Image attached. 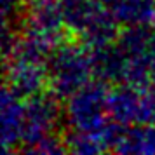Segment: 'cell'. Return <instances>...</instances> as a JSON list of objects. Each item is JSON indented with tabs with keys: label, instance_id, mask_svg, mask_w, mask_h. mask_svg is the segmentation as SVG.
<instances>
[{
	"label": "cell",
	"instance_id": "1",
	"mask_svg": "<svg viewBox=\"0 0 155 155\" xmlns=\"http://www.w3.org/2000/svg\"><path fill=\"white\" fill-rule=\"evenodd\" d=\"M47 71L51 92L59 99L70 98L94 75L91 49L82 42H61L47 59Z\"/></svg>",
	"mask_w": 155,
	"mask_h": 155
},
{
	"label": "cell",
	"instance_id": "2",
	"mask_svg": "<svg viewBox=\"0 0 155 155\" xmlns=\"http://www.w3.org/2000/svg\"><path fill=\"white\" fill-rule=\"evenodd\" d=\"M108 87L106 82L96 80L87 82L77 92H73L66 103L64 115L68 127L73 131H84V133H99L105 124L108 122Z\"/></svg>",
	"mask_w": 155,
	"mask_h": 155
},
{
	"label": "cell",
	"instance_id": "3",
	"mask_svg": "<svg viewBox=\"0 0 155 155\" xmlns=\"http://www.w3.org/2000/svg\"><path fill=\"white\" fill-rule=\"evenodd\" d=\"M61 120L59 98L51 94H37L25 103V127L23 141L18 152H25L44 138L56 134Z\"/></svg>",
	"mask_w": 155,
	"mask_h": 155
},
{
	"label": "cell",
	"instance_id": "4",
	"mask_svg": "<svg viewBox=\"0 0 155 155\" xmlns=\"http://www.w3.org/2000/svg\"><path fill=\"white\" fill-rule=\"evenodd\" d=\"M49 84L47 63L30 59H5L4 61V87L21 99L40 94Z\"/></svg>",
	"mask_w": 155,
	"mask_h": 155
},
{
	"label": "cell",
	"instance_id": "5",
	"mask_svg": "<svg viewBox=\"0 0 155 155\" xmlns=\"http://www.w3.org/2000/svg\"><path fill=\"white\" fill-rule=\"evenodd\" d=\"M25 31L45 37L52 42H63V12L59 0H28L23 7Z\"/></svg>",
	"mask_w": 155,
	"mask_h": 155
},
{
	"label": "cell",
	"instance_id": "6",
	"mask_svg": "<svg viewBox=\"0 0 155 155\" xmlns=\"http://www.w3.org/2000/svg\"><path fill=\"white\" fill-rule=\"evenodd\" d=\"M108 117L122 126L145 124V92L129 84H117L108 91Z\"/></svg>",
	"mask_w": 155,
	"mask_h": 155
},
{
	"label": "cell",
	"instance_id": "7",
	"mask_svg": "<svg viewBox=\"0 0 155 155\" xmlns=\"http://www.w3.org/2000/svg\"><path fill=\"white\" fill-rule=\"evenodd\" d=\"M0 117H2V152H18L23 141L25 127V105L21 98L4 87L0 99Z\"/></svg>",
	"mask_w": 155,
	"mask_h": 155
},
{
	"label": "cell",
	"instance_id": "8",
	"mask_svg": "<svg viewBox=\"0 0 155 155\" xmlns=\"http://www.w3.org/2000/svg\"><path fill=\"white\" fill-rule=\"evenodd\" d=\"M113 19L124 26H141L155 21V0H106Z\"/></svg>",
	"mask_w": 155,
	"mask_h": 155
},
{
	"label": "cell",
	"instance_id": "9",
	"mask_svg": "<svg viewBox=\"0 0 155 155\" xmlns=\"http://www.w3.org/2000/svg\"><path fill=\"white\" fill-rule=\"evenodd\" d=\"M117 153L155 155V124L138 127H124L117 145L113 148Z\"/></svg>",
	"mask_w": 155,
	"mask_h": 155
},
{
	"label": "cell",
	"instance_id": "10",
	"mask_svg": "<svg viewBox=\"0 0 155 155\" xmlns=\"http://www.w3.org/2000/svg\"><path fill=\"white\" fill-rule=\"evenodd\" d=\"M64 145L68 148V152L78 155L108 152L99 133H84V131H73L71 129L70 133L64 136Z\"/></svg>",
	"mask_w": 155,
	"mask_h": 155
},
{
	"label": "cell",
	"instance_id": "11",
	"mask_svg": "<svg viewBox=\"0 0 155 155\" xmlns=\"http://www.w3.org/2000/svg\"><path fill=\"white\" fill-rule=\"evenodd\" d=\"M25 4H26V0H2V16H4V21L14 23L18 14L25 7Z\"/></svg>",
	"mask_w": 155,
	"mask_h": 155
},
{
	"label": "cell",
	"instance_id": "12",
	"mask_svg": "<svg viewBox=\"0 0 155 155\" xmlns=\"http://www.w3.org/2000/svg\"><path fill=\"white\" fill-rule=\"evenodd\" d=\"M148 87H152V89H155V77L152 78V82H150V85H148Z\"/></svg>",
	"mask_w": 155,
	"mask_h": 155
},
{
	"label": "cell",
	"instance_id": "13",
	"mask_svg": "<svg viewBox=\"0 0 155 155\" xmlns=\"http://www.w3.org/2000/svg\"><path fill=\"white\" fill-rule=\"evenodd\" d=\"M99 2H103V4H105V2H106V0H99Z\"/></svg>",
	"mask_w": 155,
	"mask_h": 155
},
{
	"label": "cell",
	"instance_id": "14",
	"mask_svg": "<svg viewBox=\"0 0 155 155\" xmlns=\"http://www.w3.org/2000/svg\"><path fill=\"white\" fill-rule=\"evenodd\" d=\"M153 23H155V21H153Z\"/></svg>",
	"mask_w": 155,
	"mask_h": 155
}]
</instances>
